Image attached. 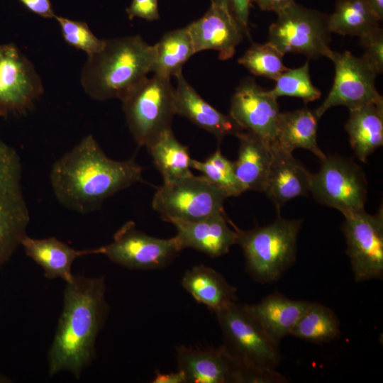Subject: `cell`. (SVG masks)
Here are the masks:
<instances>
[{
	"label": "cell",
	"mask_w": 383,
	"mask_h": 383,
	"mask_svg": "<svg viewBox=\"0 0 383 383\" xmlns=\"http://www.w3.org/2000/svg\"><path fill=\"white\" fill-rule=\"evenodd\" d=\"M143 168L134 160L109 157L91 135L83 138L53 164L50 179L65 207L79 213L100 208L107 198L143 181Z\"/></svg>",
	"instance_id": "1"
},
{
	"label": "cell",
	"mask_w": 383,
	"mask_h": 383,
	"mask_svg": "<svg viewBox=\"0 0 383 383\" xmlns=\"http://www.w3.org/2000/svg\"><path fill=\"white\" fill-rule=\"evenodd\" d=\"M108 311L104 277L74 275L66 283L63 309L48 353L50 377L66 371L80 378L96 357V340Z\"/></svg>",
	"instance_id": "2"
},
{
	"label": "cell",
	"mask_w": 383,
	"mask_h": 383,
	"mask_svg": "<svg viewBox=\"0 0 383 383\" xmlns=\"http://www.w3.org/2000/svg\"><path fill=\"white\" fill-rule=\"evenodd\" d=\"M153 60V45L140 35L106 39L101 50L87 56L82 87L94 100H121L151 72Z\"/></svg>",
	"instance_id": "3"
},
{
	"label": "cell",
	"mask_w": 383,
	"mask_h": 383,
	"mask_svg": "<svg viewBox=\"0 0 383 383\" xmlns=\"http://www.w3.org/2000/svg\"><path fill=\"white\" fill-rule=\"evenodd\" d=\"M301 219L279 215L271 223L244 231L238 229L236 243L244 253L250 274L260 282L279 279L294 262Z\"/></svg>",
	"instance_id": "4"
},
{
	"label": "cell",
	"mask_w": 383,
	"mask_h": 383,
	"mask_svg": "<svg viewBox=\"0 0 383 383\" xmlns=\"http://www.w3.org/2000/svg\"><path fill=\"white\" fill-rule=\"evenodd\" d=\"M121 101L128 127L140 146L149 147L171 129L176 112L170 78L157 74L145 77Z\"/></svg>",
	"instance_id": "5"
},
{
	"label": "cell",
	"mask_w": 383,
	"mask_h": 383,
	"mask_svg": "<svg viewBox=\"0 0 383 383\" xmlns=\"http://www.w3.org/2000/svg\"><path fill=\"white\" fill-rule=\"evenodd\" d=\"M223 346L248 369H276L281 360L279 342L272 338L245 305L234 302L216 312Z\"/></svg>",
	"instance_id": "6"
},
{
	"label": "cell",
	"mask_w": 383,
	"mask_h": 383,
	"mask_svg": "<svg viewBox=\"0 0 383 383\" xmlns=\"http://www.w3.org/2000/svg\"><path fill=\"white\" fill-rule=\"evenodd\" d=\"M228 196L203 176L194 174L163 182L152 206L167 222H194L223 213Z\"/></svg>",
	"instance_id": "7"
},
{
	"label": "cell",
	"mask_w": 383,
	"mask_h": 383,
	"mask_svg": "<svg viewBox=\"0 0 383 383\" xmlns=\"http://www.w3.org/2000/svg\"><path fill=\"white\" fill-rule=\"evenodd\" d=\"M21 177L20 156L0 136V266L10 260L27 235L30 214Z\"/></svg>",
	"instance_id": "8"
},
{
	"label": "cell",
	"mask_w": 383,
	"mask_h": 383,
	"mask_svg": "<svg viewBox=\"0 0 383 383\" xmlns=\"http://www.w3.org/2000/svg\"><path fill=\"white\" fill-rule=\"evenodd\" d=\"M277 14L270 26L267 42L283 55L292 52L309 58L329 57L333 50L325 15L295 1Z\"/></svg>",
	"instance_id": "9"
},
{
	"label": "cell",
	"mask_w": 383,
	"mask_h": 383,
	"mask_svg": "<svg viewBox=\"0 0 383 383\" xmlns=\"http://www.w3.org/2000/svg\"><path fill=\"white\" fill-rule=\"evenodd\" d=\"M311 174L310 192L320 204L343 214L362 209L367 200V182L362 167L350 158L326 156Z\"/></svg>",
	"instance_id": "10"
},
{
	"label": "cell",
	"mask_w": 383,
	"mask_h": 383,
	"mask_svg": "<svg viewBox=\"0 0 383 383\" xmlns=\"http://www.w3.org/2000/svg\"><path fill=\"white\" fill-rule=\"evenodd\" d=\"M347 255L357 282L383 275V208L374 214L364 209L343 214Z\"/></svg>",
	"instance_id": "11"
},
{
	"label": "cell",
	"mask_w": 383,
	"mask_h": 383,
	"mask_svg": "<svg viewBox=\"0 0 383 383\" xmlns=\"http://www.w3.org/2000/svg\"><path fill=\"white\" fill-rule=\"evenodd\" d=\"M96 251L127 268L155 270L169 265L181 249L174 237L163 239L148 235L130 221L115 233L111 243Z\"/></svg>",
	"instance_id": "12"
},
{
	"label": "cell",
	"mask_w": 383,
	"mask_h": 383,
	"mask_svg": "<svg viewBox=\"0 0 383 383\" xmlns=\"http://www.w3.org/2000/svg\"><path fill=\"white\" fill-rule=\"evenodd\" d=\"M328 58L334 63L335 77L327 97L314 110L318 118L333 106L352 110L382 99L375 87L377 74L362 57L349 51H332Z\"/></svg>",
	"instance_id": "13"
},
{
	"label": "cell",
	"mask_w": 383,
	"mask_h": 383,
	"mask_svg": "<svg viewBox=\"0 0 383 383\" xmlns=\"http://www.w3.org/2000/svg\"><path fill=\"white\" fill-rule=\"evenodd\" d=\"M43 93L30 60L13 43L0 45V116L26 113Z\"/></svg>",
	"instance_id": "14"
},
{
	"label": "cell",
	"mask_w": 383,
	"mask_h": 383,
	"mask_svg": "<svg viewBox=\"0 0 383 383\" xmlns=\"http://www.w3.org/2000/svg\"><path fill=\"white\" fill-rule=\"evenodd\" d=\"M280 113L277 99L252 78L244 79L231 98V118L242 130L257 135L271 145Z\"/></svg>",
	"instance_id": "15"
},
{
	"label": "cell",
	"mask_w": 383,
	"mask_h": 383,
	"mask_svg": "<svg viewBox=\"0 0 383 383\" xmlns=\"http://www.w3.org/2000/svg\"><path fill=\"white\" fill-rule=\"evenodd\" d=\"M179 370L192 383H245V368L223 345L200 349L177 348Z\"/></svg>",
	"instance_id": "16"
},
{
	"label": "cell",
	"mask_w": 383,
	"mask_h": 383,
	"mask_svg": "<svg viewBox=\"0 0 383 383\" xmlns=\"http://www.w3.org/2000/svg\"><path fill=\"white\" fill-rule=\"evenodd\" d=\"M195 52L213 50L221 60L233 57L244 33L228 6L218 0H211L205 14L187 26Z\"/></svg>",
	"instance_id": "17"
},
{
	"label": "cell",
	"mask_w": 383,
	"mask_h": 383,
	"mask_svg": "<svg viewBox=\"0 0 383 383\" xmlns=\"http://www.w3.org/2000/svg\"><path fill=\"white\" fill-rule=\"evenodd\" d=\"M228 222L224 212L197 221L174 222V238L181 250L192 248L211 257H220L237 242V227L232 229Z\"/></svg>",
	"instance_id": "18"
},
{
	"label": "cell",
	"mask_w": 383,
	"mask_h": 383,
	"mask_svg": "<svg viewBox=\"0 0 383 383\" xmlns=\"http://www.w3.org/2000/svg\"><path fill=\"white\" fill-rule=\"evenodd\" d=\"M271 146L272 158L264 192L279 211L289 201L308 196L312 174L292 152Z\"/></svg>",
	"instance_id": "19"
},
{
	"label": "cell",
	"mask_w": 383,
	"mask_h": 383,
	"mask_svg": "<svg viewBox=\"0 0 383 383\" xmlns=\"http://www.w3.org/2000/svg\"><path fill=\"white\" fill-rule=\"evenodd\" d=\"M174 106L176 114L213 134L220 141L228 135L242 131L228 115L226 116L207 103L184 77L182 72L176 76Z\"/></svg>",
	"instance_id": "20"
},
{
	"label": "cell",
	"mask_w": 383,
	"mask_h": 383,
	"mask_svg": "<svg viewBox=\"0 0 383 383\" xmlns=\"http://www.w3.org/2000/svg\"><path fill=\"white\" fill-rule=\"evenodd\" d=\"M21 245L25 254L42 267L45 278H60L66 283L74 279L72 266L77 258L96 254V248L76 250L55 237L39 239L26 235Z\"/></svg>",
	"instance_id": "21"
},
{
	"label": "cell",
	"mask_w": 383,
	"mask_h": 383,
	"mask_svg": "<svg viewBox=\"0 0 383 383\" xmlns=\"http://www.w3.org/2000/svg\"><path fill=\"white\" fill-rule=\"evenodd\" d=\"M238 155L233 162L237 179L245 192H264L272 158L271 144L246 131L238 132Z\"/></svg>",
	"instance_id": "22"
},
{
	"label": "cell",
	"mask_w": 383,
	"mask_h": 383,
	"mask_svg": "<svg viewBox=\"0 0 383 383\" xmlns=\"http://www.w3.org/2000/svg\"><path fill=\"white\" fill-rule=\"evenodd\" d=\"M311 301L294 300L276 292L255 304H245L266 332L279 343L290 333Z\"/></svg>",
	"instance_id": "23"
},
{
	"label": "cell",
	"mask_w": 383,
	"mask_h": 383,
	"mask_svg": "<svg viewBox=\"0 0 383 383\" xmlns=\"http://www.w3.org/2000/svg\"><path fill=\"white\" fill-rule=\"evenodd\" d=\"M349 111L345 129L356 157L365 162L383 145V99Z\"/></svg>",
	"instance_id": "24"
},
{
	"label": "cell",
	"mask_w": 383,
	"mask_h": 383,
	"mask_svg": "<svg viewBox=\"0 0 383 383\" xmlns=\"http://www.w3.org/2000/svg\"><path fill=\"white\" fill-rule=\"evenodd\" d=\"M318 119L314 111L307 108L281 112L272 145L291 152L297 148L308 150L323 160L326 155L317 143Z\"/></svg>",
	"instance_id": "25"
},
{
	"label": "cell",
	"mask_w": 383,
	"mask_h": 383,
	"mask_svg": "<svg viewBox=\"0 0 383 383\" xmlns=\"http://www.w3.org/2000/svg\"><path fill=\"white\" fill-rule=\"evenodd\" d=\"M194 299L213 312L236 302V288L217 271L204 265L187 270L181 281Z\"/></svg>",
	"instance_id": "26"
},
{
	"label": "cell",
	"mask_w": 383,
	"mask_h": 383,
	"mask_svg": "<svg viewBox=\"0 0 383 383\" xmlns=\"http://www.w3.org/2000/svg\"><path fill=\"white\" fill-rule=\"evenodd\" d=\"M153 47L151 72L169 78L181 73L183 65L196 53L187 26L166 33Z\"/></svg>",
	"instance_id": "27"
},
{
	"label": "cell",
	"mask_w": 383,
	"mask_h": 383,
	"mask_svg": "<svg viewBox=\"0 0 383 383\" xmlns=\"http://www.w3.org/2000/svg\"><path fill=\"white\" fill-rule=\"evenodd\" d=\"M163 182L192 175L188 148L175 138L172 129L165 131L147 148Z\"/></svg>",
	"instance_id": "28"
},
{
	"label": "cell",
	"mask_w": 383,
	"mask_h": 383,
	"mask_svg": "<svg viewBox=\"0 0 383 383\" xmlns=\"http://www.w3.org/2000/svg\"><path fill=\"white\" fill-rule=\"evenodd\" d=\"M379 23L365 0H338L327 19L331 33L359 38L378 27Z\"/></svg>",
	"instance_id": "29"
},
{
	"label": "cell",
	"mask_w": 383,
	"mask_h": 383,
	"mask_svg": "<svg viewBox=\"0 0 383 383\" xmlns=\"http://www.w3.org/2000/svg\"><path fill=\"white\" fill-rule=\"evenodd\" d=\"M340 322L335 313L319 303L311 302L290 335L314 343L330 342L340 336Z\"/></svg>",
	"instance_id": "30"
},
{
	"label": "cell",
	"mask_w": 383,
	"mask_h": 383,
	"mask_svg": "<svg viewBox=\"0 0 383 383\" xmlns=\"http://www.w3.org/2000/svg\"><path fill=\"white\" fill-rule=\"evenodd\" d=\"M190 166L199 171L201 176L221 189L228 197L238 196L245 192L236 177L233 162L223 156L220 149L204 161L192 159Z\"/></svg>",
	"instance_id": "31"
},
{
	"label": "cell",
	"mask_w": 383,
	"mask_h": 383,
	"mask_svg": "<svg viewBox=\"0 0 383 383\" xmlns=\"http://www.w3.org/2000/svg\"><path fill=\"white\" fill-rule=\"evenodd\" d=\"M275 82L274 88L269 91L277 99L279 96H293L307 103L319 99L321 95L320 90L311 80L309 62L298 68H287Z\"/></svg>",
	"instance_id": "32"
},
{
	"label": "cell",
	"mask_w": 383,
	"mask_h": 383,
	"mask_svg": "<svg viewBox=\"0 0 383 383\" xmlns=\"http://www.w3.org/2000/svg\"><path fill=\"white\" fill-rule=\"evenodd\" d=\"M283 56L268 42L255 43L238 59V62L254 75L275 80L287 69Z\"/></svg>",
	"instance_id": "33"
},
{
	"label": "cell",
	"mask_w": 383,
	"mask_h": 383,
	"mask_svg": "<svg viewBox=\"0 0 383 383\" xmlns=\"http://www.w3.org/2000/svg\"><path fill=\"white\" fill-rule=\"evenodd\" d=\"M63 39L72 47L84 51L87 56L93 55L104 46V40L97 38L84 21H74L55 16Z\"/></svg>",
	"instance_id": "34"
},
{
	"label": "cell",
	"mask_w": 383,
	"mask_h": 383,
	"mask_svg": "<svg viewBox=\"0 0 383 383\" xmlns=\"http://www.w3.org/2000/svg\"><path fill=\"white\" fill-rule=\"evenodd\" d=\"M362 58L377 75L383 71V31L379 26L360 37Z\"/></svg>",
	"instance_id": "35"
},
{
	"label": "cell",
	"mask_w": 383,
	"mask_h": 383,
	"mask_svg": "<svg viewBox=\"0 0 383 383\" xmlns=\"http://www.w3.org/2000/svg\"><path fill=\"white\" fill-rule=\"evenodd\" d=\"M126 12L130 20L136 17L149 21L157 20L160 18L158 0H132Z\"/></svg>",
	"instance_id": "36"
},
{
	"label": "cell",
	"mask_w": 383,
	"mask_h": 383,
	"mask_svg": "<svg viewBox=\"0 0 383 383\" xmlns=\"http://www.w3.org/2000/svg\"><path fill=\"white\" fill-rule=\"evenodd\" d=\"M226 4L238 23L244 35L249 36V13L251 0H218Z\"/></svg>",
	"instance_id": "37"
},
{
	"label": "cell",
	"mask_w": 383,
	"mask_h": 383,
	"mask_svg": "<svg viewBox=\"0 0 383 383\" xmlns=\"http://www.w3.org/2000/svg\"><path fill=\"white\" fill-rule=\"evenodd\" d=\"M27 9L45 18H55L50 0H18Z\"/></svg>",
	"instance_id": "38"
},
{
	"label": "cell",
	"mask_w": 383,
	"mask_h": 383,
	"mask_svg": "<svg viewBox=\"0 0 383 383\" xmlns=\"http://www.w3.org/2000/svg\"><path fill=\"white\" fill-rule=\"evenodd\" d=\"M152 383H186L187 382L184 373L178 370L175 372L160 373L156 372L155 376L152 381Z\"/></svg>",
	"instance_id": "39"
},
{
	"label": "cell",
	"mask_w": 383,
	"mask_h": 383,
	"mask_svg": "<svg viewBox=\"0 0 383 383\" xmlns=\"http://www.w3.org/2000/svg\"><path fill=\"white\" fill-rule=\"evenodd\" d=\"M255 2L262 11H271L276 13L284 9L294 0H251Z\"/></svg>",
	"instance_id": "40"
},
{
	"label": "cell",
	"mask_w": 383,
	"mask_h": 383,
	"mask_svg": "<svg viewBox=\"0 0 383 383\" xmlns=\"http://www.w3.org/2000/svg\"><path fill=\"white\" fill-rule=\"evenodd\" d=\"M374 16L380 22L383 18V0H365Z\"/></svg>",
	"instance_id": "41"
},
{
	"label": "cell",
	"mask_w": 383,
	"mask_h": 383,
	"mask_svg": "<svg viewBox=\"0 0 383 383\" xmlns=\"http://www.w3.org/2000/svg\"><path fill=\"white\" fill-rule=\"evenodd\" d=\"M9 380L10 379L8 377L0 374V382H9Z\"/></svg>",
	"instance_id": "42"
}]
</instances>
